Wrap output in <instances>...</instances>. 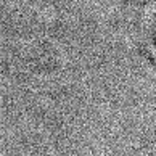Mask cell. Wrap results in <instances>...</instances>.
Returning <instances> with one entry per match:
<instances>
[{
  "instance_id": "1",
  "label": "cell",
  "mask_w": 156,
  "mask_h": 156,
  "mask_svg": "<svg viewBox=\"0 0 156 156\" xmlns=\"http://www.w3.org/2000/svg\"><path fill=\"white\" fill-rule=\"evenodd\" d=\"M153 47L156 50V26H154V31H153Z\"/></svg>"
}]
</instances>
